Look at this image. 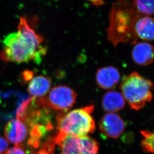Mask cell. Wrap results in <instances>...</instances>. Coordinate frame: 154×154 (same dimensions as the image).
<instances>
[{
  "mask_svg": "<svg viewBox=\"0 0 154 154\" xmlns=\"http://www.w3.org/2000/svg\"><path fill=\"white\" fill-rule=\"evenodd\" d=\"M142 16L138 12L135 0H116L109 15L107 39L114 45L122 43L137 42L135 26L137 20Z\"/></svg>",
  "mask_w": 154,
  "mask_h": 154,
  "instance_id": "6da1fadb",
  "label": "cell"
},
{
  "mask_svg": "<svg viewBox=\"0 0 154 154\" xmlns=\"http://www.w3.org/2000/svg\"><path fill=\"white\" fill-rule=\"evenodd\" d=\"M94 108L93 105H89L60 112L57 116L58 132L73 137H82L93 133L95 130V123L91 115Z\"/></svg>",
  "mask_w": 154,
  "mask_h": 154,
  "instance_id": "7a4b0ae2",
  "label": "cell"
},
{
  "mask_svg": "<svg viewBox=\"0 0 154 154\" xmlns=\"http://www.w3.org/2000/svg\"><path fill=\"white\" fill-rule=\"evenodd\" d=\"M153 83L137 72L124 77L121 84V94L132 109L139 110L153 98Z\"/></svg>",
  "mask_w": 154,
  "mask_h": 154,
  "instance_id": "3957f363",
  "label": "cell"
},
{
  "mask_svg": "<svg viewBox=\"0 0 154 154\" xmlns=\"http://www.w3.org/2000/svg\"><path fill=\"white\" fill-rule=\"evenodd\" d=\"M4 43L5 47L0 53V58L6 62L22 63L38 60L47 52L46 49L36 50L17 32L8 35Z\"/></svg>",
  "mask_w": 154,
  "mask_h": 154,
  "instance_id": "277c9868",
  "label": "cell"
},
{
  "mask_svg": "<svg viewBox=\"0 0 154 154\" xmlns=\"http://www.w3.org/2000/svg\"><path fill=\"white\" fill-rule=\"evenodd\" d=\"M76 97L77 94L72 89L67 86L58 85L51 89L45 97L34 98V102L40 107L66 112L75 103Z\"/></svg>",
  "mask_w": 154,
  "mask_h": 154,
  "instance_id": "5b68a950",
  "label": "cell"
},
{
  "mask_svg": "<svg viewBox=\"0 0 154 154\" xmlns=\"http://www.w3.org/2000/svg\"><path fill=\"white\" fill-rule=\"evenodd\" d=\"M54 138L58 154H98V143L89 136L73 137L58 132Z\"/></svg>",
  "mask_w": 154,
  "mask_h": 154,
  "instance_id": "8992f818",
  "label": "cell"
},
{
  "mask_svg": "<svg viewBox=\"0 0 154 154\" xmlns=\"http://www.w3.org/2000/svg\"><path fill=\"white\" fill-rule=\"evenodd\" d=\"M125 122L122 117L115 113H108L100 121L99 128L101 132L106 137L116 139L125 129Z\"/></svg>",
  "mask_w": 154,
  "mask_h": 154,
  "instance_id": "52a82bcc",
  "label": "cell"
},
{
  "mask_svg": "<svg viewBox=\"0 0 154 154\" xmlns=\"http://www.w3.org/2000/svg\"><path fill=\"white\" fill-rule=\"evenodd\" d=\"M4 134L8 142L20 145L28 136V127L22 121L17 119L11 120L6 124Z\"/></svg>",
  "mask_w": 154,
  "mask_h": 154,
  "instance_id": "ba28073f",
  "label": "cell"
},
{
  "mask_svg": "<svg viewBox=\"0 0 154 154\" xmlns=\"http://www.w3.org/2000/svg\"><path fill=\"white\" fill-rule=\"evenodd\" d=\"M120 80L118 69L109 66L98 69L96 74L98 85L103 89H111L116 86Z\"/></svg>",
  "mask_w": 154,
  "mask_h": 154,
  "instance_id": "9c48e42d",
  "label": "cell"
},
{
  "mask_svg": "<svg viewBox=\"0 0 154 154\" xmlns=\"http://www.w3.org/2000/svg\"><path fill=\"white\" fill-rule=\"evenodd\" d=\"M132 57L134 63L139 66H148L154 60V48L147 42H136L132 51Z\"/></svg>",
  "mask_w": 154,
  "mask_h": 154,
  "instance_id": "30bf717a",
  "label": "cell"
},
{
  "mask_svg": "<svg viewBox=\"0 0 154 154\" xmlns=\"http://www.w3.org/2000/svg\"><path fill=\"white\" fill-rule=\"evenodd\" d=\"M18 34L32 47L38 50L45 49L41 45L44 42L42 36L38 34L28 23L26 19L20 17L18 26Z\"/></svg>",
  "mask_w": 154,
  "mask_h": 154,
  "instance_id": "8fae6325",
  "label": "cell"
},
{
  "mask_svg": "<svg viewBox=\"0 0 154 154\" xmlns=\"http://www.w3.org/2000/svg\"><path fill=\"white\" fill-rule=\"evenodd\" d=\"M52 82L48 76L38 75L33 77L29 82L28 91L35 98L46 96L51 89Z\"/></svg>",
  "mask_w": 154,
  "mask_h": 154,
  "instance_id": "7c38bea8",
  "label": "cell"
},
{
  "mask_svg": "<svg viewBox=\"0 0 154 154\" xmlns=\"http://www.w3.org/2000/svg\"><path fill=\"white\" fill-rule=\"evenodd\" d=\"M135 32L137 38L143 41L154 39V20L151 16H142L137 20L135 26Z\"/></svg>",
  "mask_w": 154,
  "mask_h": 154,
  "instance_id": "4fadbf2b",
  "label": "cell"
},
{
  "mask_svg": "<svg viewBox=\"0 0 154 154\" xmlns=\"http://www.w3.org/2000/svg\"><path fill=\"white\" fill-rule=\"evenodd\" d=\"M125 100L121 93L117 91L106 92L102 99L103 109L108 113H115L125 107Z\"/></svg>",
  "mask_w": 154,
  "mask_h": 154,
  "instance_id": "5bb4252c",
  "label": "cell"
},
{
  "mask_svg": "<svg viewBox=\"0 0 154 154\" xmlns=\"http://www.w3.org/2000/svg\"><path fill=\"white\" fill-rule=\"evenodd\" d=\"M137 10L141 15L151 16L154 13V0H135Z\"/></svg>",
  "mask_w": 154,
  "mask_h": 154,
  "instance_id": "9a60e30c",
  "label": "cell"
},
{
  "mask_svg": "<svg viewBox=\"0 0 154 154\" xmlns=\"http://www.w3.org/2000/svg\"><path fill=\"white\" fill-rule=\"evenodd\" d=\"M141 133L143 136L141 147L143 151L146 153L154 152V134L150 131L142 130Z\"/></svg>",
  "mask_w": 154,
  "mask_h": 154,
  "instance_id": "2e32d148",
  "label": "cell"
},
{
  "mask_svg": "<svg viewBox=\"0 0 154 154\" xmlns=\"http://www.w3.org/2000/svg\"><path fill=\"white\" fill-rule=\"evenodd\" d=\"M55 146L54 138H50L44 143L42 148L35 154H54Z\"/></svg>",
  "mask_w": 154,
  "mask_h": 154,
  "instance_id": "e0dca14e",
  "label": "cell"
},
{
  "mask_svg": "<svg viewBox=\"0 0 154 154\" xmlns=\"http://www.w3.org/2000/svg\"><path fill=\"white\" fill-rule=\"evenodd\" d=\"M4 154H26L20 145H16L11 148L8 149Z\"/></svg>",
  "mask_w": 154,
  "mask_h": 154,
  "instance_id": "ac0fdd59",
  "label": "cell"
},
{
  "mask_svg": "<svg viewBox=\"0 0 154 154\" xmlns=\"http://www.w3.org/2000/svg\"><path fill=\"white\" fill-rule=\"evenodd\" d=\"M9 148V142L0 136V154H4Z\"/></svg>",
  "mask_w": 154,
  "mask_h": 154,
  "instance_id": "d6986e66",
  "label": "cell"
},
{
  "mask_svg": "<svg viewBox=\"0 0 154 154\" xmlns=\"http://www.w3.org/2000/svg\"><path fill=\"white\" fill-rule=\"evenodd\" d=\"M34 73L31 70H26L22 73V79L23 81L29 82L33 78Z\"/></svg>",
  "mask_w": 154,
  "mask_h": 154,
  "instance_id": "ffe728a7",
  "label": "cell"
}]
</instances>
